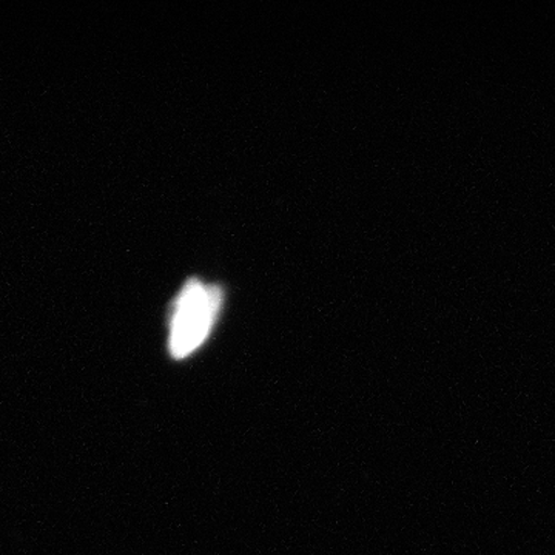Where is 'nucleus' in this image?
Masks as SVG:
<instances>
[{"instance_id":"f257e3e1","label":"nucleus","mask_w":555,"mask_h":555,"mask_svg":"<svg viewBox=\"0 0 555 555\" xmlns=\"http://www.w3.org/2000/svg\"><path fill=\"white\" fill-rule=\"evenodd\" d=\"M221 287L192 280L173 302L169 350L175 360L188 358L203 346L221 310Z\"/></svg>"}]
</instances>
